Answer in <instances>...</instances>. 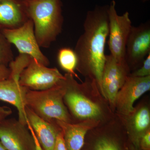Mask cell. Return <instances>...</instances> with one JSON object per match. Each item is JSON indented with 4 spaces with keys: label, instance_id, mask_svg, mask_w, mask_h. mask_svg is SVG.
Listing matches in <instances>:
<instances>
[{
    "label": "cell",
    "instance_id": "obj_1",
    "mask_svg": "<svg viewBox=\"0 0 150 150\" xmlns=\"http://www.w3.org/2000/svg\"><path fill=\"white\" fill-rule=\"evenodd\" d=\"M108 7V5L96 6L88 12L83 33L78 39L74 50L77 58L76 69L93 78L100 90L109 32Z\"/></svg>",
    "mask_w": 150,
    "mask_h": 150
},
{
    "label": "cell",
    "instance_id": "obj_2",
    "mask_svg": "<svg viewBox=\"0 0 150 150\" xmlns=\"http://www.w3.org/2000/svg\"><path fill=\"white\" fill-rule=\"evenodd\" d=\"M28 16L33 22L40 47L48 48L62 32L64 19L62 0H23Z\"/></svg>",
    "mask_w": 150,
    "mask_h": 150
},
{
    "label": "cell",
    "instance_id": "obj_3",
    "mask_svg": "<svg viewBox=\"0 0 150 150\" xmlns=\"http://www.w3.org/2000/svg\"><path fill=\"white\" fill-rule=\"evenodd\" d=\"M64 79L47 89L28 90L25 95L26 107L48 122L59 120L71 123V116L64 101L66 91Z\"/></svg>",
    "mask_w": 150,
    "mask_h": 150
},
{
    "label": "cell",
    "instance_id": "obj_4",
    "mask_svg": "<svg viewBox=\"0 0 150 150\" xmlns=\"http://www.w3.org/2000/svg\"><path fill=\"white\" fill-rule=\"evenodd\" d=\"M116 3L112 1L108 9V45L111 55L118 62H126L125 52L127 39L132 23L128 12L118 15L115 8Z\"/></svg>",
    "mask_w": 150,
    "mask_h": 150
},
{
    "label": "cell",
    "instance_id": "obj_5",
    "mask_svg": "<svg viewBox=\"0 0 150 150\" xmlns=\"http://www.w3.org/2000/svg\"><path fill=\"white\" fill-rule=\"evenodd\" d=\"M56 68H49L30 58L20 74L21 85L33 91H42L54 86L64 79Z\"/></svg>",
    "mask_w": 150,
    "mask_h": 150
},
{
    "label": "cell",
    "instance_id": "obj_6",
    "mask_svg": "<svg viewBox=\"0 0 150 150\" xmlns=\"http://www.w3.org/2000/svg\"><path fill=\"white\" fill-rule=\"evenodd\" d=\"M2 32L9 42L17 48L19 54L28 55L46 67L50 64L48 58L42 53L38 43L31 20H28L21 27L2 30Z\"/></svg>",
    "mask_w": 150,
    "mask_h": 150
},
{
    "label": "cell",
    "instance_id": "obj_7",
    "mask_svg": "<svg viewBox=\"0 0 150 150\" xmlns=\"http://www.w3.org/2000/svg\"><path fill=\"white\" fill-rule=\"evenodd\" d=\"M64 76L66 91L64 101L73 115L79 119H98L102 114L99 106L79 91L80 85L73 75L67 73Z\"/></svg>",
    "mask_w": 150,
    "mask_h": 150
},
{
    "label": "cell",
    "instance_id": "obj_8",
    "mask_svg": "<svg viewBox=\"0 0 150 150\" xmlns=\"http://www.w3.org/2000/svg\"><path fill=\"white\" fill-rule=\"evenodd\" d=\"M0 142L7 150H35L28 127L15 118H7L0 122Z\"/></svg>",
    "mask_w": 150,
    "mask_h": 150
},
{
    "label": "cell",
    "instance_id": "obj_9",
    "mask_svg": "<svg viewBox=\"0 0 150 150\" xmlns=\"http://www.w3.org/2000/svg\"><path fill=\"white\" fill-rule=\"evenodd\" d=\"M129 70L126 62H118L110 54L106 55L100 91L112 106H115L117 94L129 76Z\"/></svg>",
    "mask_w": 150,
    "mask_h": 150
},
{
    "label": "cell",
    "instance_id": "obj_10",
    "mask_svg": "<svg viewBox=\"0 0 150 150\" xmlns=\"http://www.w3.org/2000/svg\"><path fill=\"white\" fill-rule=\"evenodd\" d=\"M150 53L149 21L132 26L126 43L125 60L129 68L143 64Z\"/></svg>",
    "mask_w": 150,
    "mask_h": 150
},
{
    "label": "cell",
    "instance_id": "obj_11",
    "mask_svg": "<svg viewBox=\"0 0 150 150\" xmlns=\"http://www.w3.org/2000/svg\"><path fill=\"white\" fill-rule=\"evenodd\" d=\"M150 89V76L144 77L129 76L118 91L115 107L118 112L124 116L133 113L135 101Z\"/></svg>",
    "mask_w": 150,
    "mask_h": 150
},
{
    "label": "cell",
    "instance_id": "obj_12",
    "mask_svg": "<svg viewBox=\"0 0 150 150\" xmlns=\"http://www.w3.org/2000/svg\"><path fill=\"white\" fill-rule=\"evenodd\" d=\"M19 76L11 73L7 79L0 81V100L8 103L16 108L18 120L27 125L25 95L28 89L21 85Z\"/></svg>",
    "mask_w": 150,
    "mask_h": 150
},
{
    "label": "cell",
    "instance_id": "obj_13",
    "mask_svg": "<svg viewBox=\"0 0 150 150\" xmlns=\"http://www.w3.org/2000/svg\"><path fill=\"white\" fill-rule=\"evenodd\" d=\"M28 121L43 150H54L56 139L61 130L56 121L48 122L25 108Z\"/></svg>",
    "mask_w": 150,
    "mask_h": 150
},
{
    "label": "cell",
    "instance_id": "obj_14",
    "mask_svg": "<svg viewBox=\"0 0 150 150\" xmlns=\"http://www.w3.org/2000/svg\"><path fill=\"white\" fill-rule=\"evenodd\" d=\"M55 121L63 132L67 150H81L88 131L98 123L95 119H88L75 124L59 120Z\"/></svg>",
    "mask_w": 150,
    "mask_h": 150
},
{
    "label": "cell",
    "instance_id": "obj_15",
    "mask_svg": "<svg viewBox=\"0 0 150 150\" xmlns=\"http://www.w3.org/2000/svg\"><path fill=\"white\" fill-rule=\"evenodd\" d=\"M29 19L23 0H0V29H15Z\"/></svg>",
    "mask_w": 150,
    "mask_h": 150
},
{
    "label": "cell",
    "instance_id": "obj_16",
    "mask_svg": "<svg viewBox=\"0 0 150 150\" xmlns=\"http://www.w3.org/2000/svg\"><path fill=\"white\" fill-rule=\"evenodd\" d=\"M127 117L126 121L127 132L132 144L139 150L141 138L149 130L150 126V112L148 107L143 106L137 109Z\"/></svg>",
    "mask_w": 150,
    "mask_h": 150
},
{
    "label": "cell",
    "instance_id": "obj_17",
    "mask_svg": "<svg viewBox=\"0 0 150 150\" xmlns=\"http://www.w3.org/2000/svg\"><path fill=\"white\" fill-rule=\"evenodd\" d=\"M57 60L61 68L68 74L77 77L75 72L78 60L74 51L69 48H61L58 51Z\"/></svg>",
    "mask_w": 150,
    "mask_h": 150
},
{
    "label": "cell",
    "instance_id": "obj_18",
    "mask_svg": "<svg viewBox=\"0 0 150 150\" xmlns=\"http://www.w3.org/2000/svg\"><path fill=\"white\" fill-rule=\"evenodd\" d=\"M13 60V55L11 44L0 29V66L8 67Z\"/></svg>",
    "mask_w": 150,
    "mask_h": 150
},
{
    "label": "cell",
    "instance_id": "obj_19",
    "mask_svg": "<svg viewBox=\"0 0 150 150\" xmlns=\"http://www.w3.org/2000/svg\"><path fill=\"white\" fill-rule=\"evenodd\" d=\"M93 150H123L115 140L107 137H102L97 140Z\"/></svg>",
    "mask_w": 150,
    "mask_h": 150
},
{
    "label": "cell",
    "instance_id": "obj_20",
    "mask_svg": "<svg viewBox=\"0 0 150 150\" xmlns=\"http://www.w3.org/2000/svg\"><path fill=\"white\" fill-rule=\"evenodd\" d=\"M129 76L138 77H144L150 76V53L143 62L142 67Z\"/></svg>",
    "mask_w": 150,
    "mask_h": 150
},
{
    "label": "cell",
    "instance_id": "obj_21",
    "mask_svg": "<svg viewBox=\"0 0 150 150\" xmlns=\"http://www.w3.org/2000/svg\"><path fill=\"white\" fill-rule=\"evenodd\" d=\"M140 149L150 150V130L147 131L141 138L139 143Z\"/></svg>",
    "mask_w": 150,
    "mask_h": 150
},
{
    "label": "cell",
    "instance_id": "obj_22",
    "mask_svg": "<svg viewBox=\"0 0 150 150\" xmlns=\"http://www.w3.org/2000/svg\"><path fill=\"white\" fill-rule=\"evenodd\" d=\"M54 150H67L64 141L63 133L62 131H61L57 136Z\"/></svg>",
    "mask_w": 150,
    "mask_h": 150
},
{
    "label": "cell",
    "instance_id": "obj_23",
    "mask_svg": "<svg viewBox=\"0 0 150 150\" xmlns=\"http://www.w3.org/2000/svg\"><path fill=\"white\" fill-rule=\"evenodd\" d=\"M12 113L11 108L6 106L0 105V122L7 118Z\"/></svg>",
    "mask_w": 150,
    "mask_h": 150
},
{
    "label": "cell",
    "instance_id": "obj_24",
    "mask_svg": "<svg viewBox=\"0 0 150 150\" xmlns=\"http://www.w3.org/2000/svg\"><path fill=\"white\" fill-rule=\"evenodd\" d=\"M10 74V70L8 67L0 66V81L7 79Z\"/></svg>",
    "mask_w": 150,
    "mask_h": 150
},
{
    "label": "cell",
    "instance_id": "obj_25",
    "mask_svg": "<svg viewBox=\"0 0 150 150\" xmlns=\"http://www.w3.org/2000/svg\"><path fill=\"white\" fill-rule=\"evenodd\" d=\"M27 126L29 129L30 131L31 132V134H32L33 136L34 139L35 140V150H43V149L41 147L38 140L36 136H35V133H34V131L32 127L30 126V124L28 121H27Z\"/></svg>",
    "mask_w": 150,
    "mask_h": 150
},
{
    "label": "cell",
    "instance_id": "obj_26",
    "mask_svg": "<svg viewBox=\"0 0 150 150\" xmlns=\"http://www.w3.org/2000/svg\"><path fill=\"white\" fill-rule=\"evenodd\" d=\"M128 150H138L135 148V147L133 146L132 144L129 145V147H128Z\"/></svg>",
    "mask_w": 150,
    "mask_h": 150
},
{
    "label": "cell",
    "instance_id": "obj_27",
    "mask_svg": "<svg viewBox=\"0 0 150 150\" xmlns=\"http://www.w3.org/2000/svg\"><path fill=\"white\" fill-rule=\"evenodd\" d=\"M0 150H7L4 147L1 142H0Z\"/></svg>",
    "mask_w": 150,
    "mask_h": 150
}]
</instances>
